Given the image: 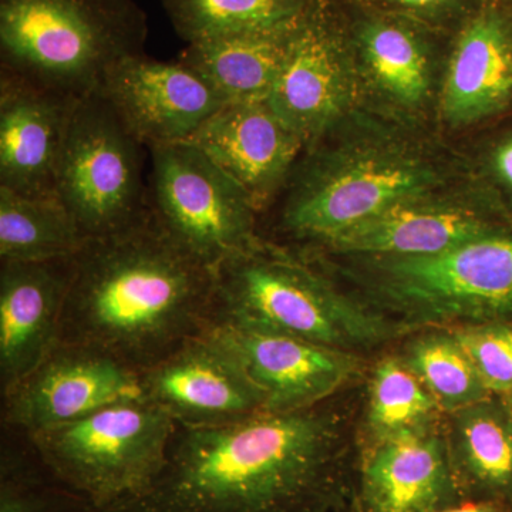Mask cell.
I'll use <instances>...</instances> for the list:
<instances>
[{
	"instance_id": "obj_1",
	"label": "cell",
	"mask_w": 512,
	"mask_h": 512,
	"mask_svg": "<svg viewBox=\"0 0 512 512\" xmlns=\"http://www.w3.org/2000/svg\"><path fill=\"white\" fill-rule=\"evenodd\" d=\"M352 460L348 416L332 399L178 426L153 487L107 512H346Z\"/></svg>"
},
{
	"instance_id": "obj_2",
	"label": "cell",
	"mask_w": 512,
	"mask_h": 512,
	"mask_svg": "<svg viewBox=\"0 0 512 512\" xmlns=\"http://www.w3.org/2000/svg\"><path fill=\"white\" fill-rule=\"evenodd\" d=\"M214 269L171 241L153 211L134 227L84 242L73 258L60 342L148 369L210 326Z\"/></svg>"
},
{
	"instance_id": "obj_3",
	"label": "cell",
	"mask_w": 512,
	"mask_h": 512,
	"mask_svg": "<svg viewBox=\"0 0 512 512\" xmlns=\"http://www.w3.org/2000/svg\"><path fill=\"white\" fill-rule=\"evenodd\" d=\"M212 320L274 330L343 352L362 353L412 335L308 262L259 239L215 268Z\"/></svg>"
},
{
	"instance_id": "obj_4",
	"label": "cell",
	"mask_w": 512,
	"mask_h": 512,
	"mask_svg": "<svg viewBox=\"0 0 512 512\" xmlns=\"http://www.w3.org/2000/svg\"><path fill=\"white\" fill-rule=\"evenodd\" d=\"M147 36L136 0H0V72L76 99L144 55Z\"/></svg>"
},
{
	"instance_id": "obj_5",
	"label": "cell",
	"mask_w": 512,
	"mask_h": 512,
	"mask_svg": "<svg viewBox=\"0 0 512 512\" xmlns=\"http://www.w3.org/2000/svg\"><path fill=\"white\" fill-rule=\"evenodd\" d=\"M366 305L410 332L512 320V225L421 256H345Z\"/></svg>"
},
{
	"instance_id": "obj_6",
	"label": "cell",
	"mask_w": 512,
	"mask_h": 512,
	"mask_svg": "<svg viewBox=\"0 0 512 512\" xmlns=\"http://www.w3.org/2000/svg\"><path fill=\"white\" fill-rule=\"evenodd\" d=\"M177 427L164 410L141 396L28 437L60 480L107 512L153 487Z\"/></svg>"
},
{
	"instance_id": "obj_7",
	"label": "cell",
	"mask_w": 512,
	"mask_h": 512,
	"mask_svg": "<svg viewBox=\"0 0 512 512\" xmlns=\"http://www.w3.org/2000/svg\"><path fill=\"white\" fill-rule=\"evenodd\" d=\"M141 147L99 92L77 100L57 165L56 197L86 241L119 234L150 214Z\"/></svg>"
},
{
	"instance_id": "obj_8",
	"label": "cell",
	"mask_w": 512,
	"mask_h": 512,
	"mask_svg": "<svg viewBox=\"0 0 512 512\" xmlns=\"http://www.w3.org/2000/svg\"><path fill=\"white\" fill-rule=\"evenodd\" d=\"M439 181L429 161L406 151L313 156L289 187L282 228L296 241L322 248L399 202L431 194Z\"/></svg>"
},
{
	"instance_id": "obj_9",
	"label": "cell",
	"mask_w": 512,
	"mask_h": 512,
	"mask_svg": "<svg viewBox=\"0 0 512 512\" xmlns=\"http://www.w3.org/2000/svg\"><path fill=\"white\" fill-rule=\"evenodd\" d=\"M148 202L161 229L195 261L217 268L259 241L244 188L192 144L151 147Z\"/></svg>"
},
{
	"instance_id": "obj_10",
	"label": "cell",
	"mask_w": 512,
	"mask_h": 512,
	"mask_svg": "<svg viewBox=\"0 0 512 512\" xmlns=\"http://www.w3.org/2000/svg\"><path fill=\"white\" fill-rule=\"evenodd\" d=\"M355 62L342 0H312L268 103L312 147L348 110Z\"/></svg>"
},
{
	"instance_id": "obj_11",
	"label": "cell",
	"mask_w": 512,
	"mask_h": 512,
	"mask_svg": "<svg viewBox=\"0 0 512 512\" xmlns=\"http://www.w3.org/2000/svg\"><path fill=\"white\" fill-rule=\"evenodd\" d=\"M463 500L448 456L444 419L365 439L353 454L346 512H436Z\"/></svg>"
},
{
	"instance_id": "obj_12",
	"label": "cell",
	"mask_w": 512,
	"mask_h": 512,
	"mask_svg": "<svg viewBox=\"0 0 512 512\" xmlns=\"http://www.w3.org/2000/svg\"><path fill=\"white\" fill-rule=\"evenodd\" d=\"M141 396V372L134 367L99 349L59 342L30 375L3 394V421L32 436Z\"/></svg>"
},
{
	"instance_id": "obj_13",
	"label": "cell",
	"mask_w": 512,
	"mask_h": 512,
	"mask_svg": "<svg viewBox=\"0 0 512 512\" xmlns=\"http://www.w3.org/2000/svg\"><path fill=\"white\" fill-rule=\"evenodd\" d=\"M143 397L183 427H217L266 413L265 394L210 329L141 372Z\"/></svg>"
},
{
	"instance_id": "obj_14",
	"label": "cell",
	"mask_w": 512,
	"mask_h": 512,
	"mask_svg": "<svg viewBox=\"0 0 512 512\" xmlns=\"http://www.w3.org/2000/svg\"><path fill=\"white\" fill-rule=\"evenodd\" d=\"M208 329L262 390L266 413H291L333 399L362 373V356L227 320Z\"/></svg>"
},
{
	"instance_id": "obj_15",
	"label": "cell",
	"mask_w": 512,
	"mask_h": 512,
	"mask_svg": "<svg viewBox=\"0 0 512 512\" xmlns=\"http://www.w3.org/2000/svg\"><path fill=\"white\" fill-rule=\"evenodd\" d=\"M99 93L148 148L190 140L229 101L202 74L144 55L121 60Z\"/></svg>"
},
{
	"instance_id": "obj_16",
	"label": "cell",
	"mask_w": 512,
	"mask_h": 512,
	"mask_svg": "<svg viewBox=\"0 0 512 512\" xmlns=\"http://www.w3.org/2000/svg\"><path fill=\"white\" fill-rule=\"evenodd\" d=\"M510 225L490 198L460 201L427 194L393 205L322 248L342 256L433 255Z\"/></svg>"
},
{
	"instance_id": "obj_17",
	"label": "cell",
	"mask_w": 512,
	"mask_h": 512,
	"mask_svg": "<svg viewBox=\"0 0 512 512\" xmlns=\"http://www.w3.org/2000/svg\"><path fill=\"white\" fill-rule=\"evenodd\" d=\"M187 143L234 178L258 211L288 183L306 147L268 100L225 104Z\"/></svg>"
},
{
	"instance_id": "obj_18",
	"label": "cell",
	"mask_w": 512,
	"mask_h": 512,
	"mask_svg": "<svg viewBox=\"0 0 512 512\" xmlns=\"http://www.w3.org/2000/svg\"><path fill=\"white\" fill-rule=\"evenodd\" d=\"M77 100L0 72V188L57 198V165Z\"/></svg>"
},
{
	"instance_id": "obj_19",
	"label": "cell",
	"mask_w": 512,
	"mask_h": 512,
	"mask_svg": "<svg viewBox=\"0 0 512 512\" xmlns=\"http://www.w3.org/2000/svg\"><path fill=\"white\" fill-rule=\"evenodd\" d=\"M73 258L2 261L0 382L2 394L22 382L59 345Z\"/></svg>"
},
{
	"instance_id": "obj_20",
	"label": "cell",
	"mask_w": 512,
	"mask_h": 512,
	"mask_svg": "<svg viewBox=\"0 0 512 512\" xmlns=\"http://www.w3.org/2000/svg\"><path fill=\"white\" fill-rule=\"evenodd\" d=\"M512 109V8L487 0L450 37L441 113L468 126Z\"/></svg>"
},
{
	"instance_id": "obj_21",
	"label": "cell",
	"mask_w": 512,
	"mask_h": 512,
	"mask_svg": "<svg viewBox=\"0 0 512 512\" xmlns=\"http://www.w3.org/2000/svg\"><path fill=\"white\" fill-rule=\"evenodd\" d=\"M342 3L355 60L387 96L403 106L420 104L429 93L431 60L444 32L403 16Z\"/></svg>"
},
{
	"instance_id": "obj_22",
	"label": "cell",
	"mask_w": 512,
	"mask_h": 512,
	"mask_svg": "<svg viewBox=\"0 0 512 512\" xmlns=\"http://www.w3.org/2000/svg\"><path fill=\"white\" fill-rule=\"evenodd\" d=\"M448 456L464 500L512 503V410L490 396L444 416Z\"/></svg>"
},
{
	"instance_id": "obj_23",
	"label": "cell",
	"mask_w": 512,
	"mask_h": 512,
	"mask_svg": "<svg viewBox=\"0 0 512 512\" xmlns=\"http://www.w3.org/2000/svg\"><path fill=\"white\" fill-rule=\"evenodd\" d=\"M302 16L282 28L190 43L178 60L202 74L229 103L268 100L284 70Z\"/></svg>"
},
{
	"instance_id": "obj_24",
	"label": "cell",
	"mask_w": 512,
	"mask_h": 512,
	"mask_svg": "<svg viewBox=\"0 0 512 512\" xmlns=\"http://www.w3.org/2000/svg\"><path fill=\"white\" fill-rule=\"evenodd\" d=\"M86 239L57 198L0 188V259L45 262L79 254Z\"/></svg>"
},
{
	"instance_id": "obj_25",
	"label": "cell",
	"mask_w": 512,
	"mask_h": 512,
	"mask_svg": "<svg viewBox=\"0 0 512 512\" xmlns=\"http://www.w3.org/2000/svg\"><path fill=\"white\" fill-rule=\"evenodd\" d=\"M424 384L444 416L493 396L450 329H426L404 338L397 353Z\"/></svg>"
},
{
	"instance_id": "obj_26",
	"label": "cell",
	"mask_w": 512,
	"mask_h": 512,
	"mask_svg": "<svg viewBox=\"0 0 512 512\" xmlns=\"http://www.w3.org/2000/svg\"><path fill=\"white\" fill-rule=\"evenodd\" d=\"M312 0H161L171 25L190 43L212 37L282 28L296 22Z\"/></svg>"
},
{
	"instance_id": "obj_27",
	"label": "cell",
	"mask_w": 512,
	"mask_h": 512,
	"mask_svg": "<svg viewBox=\"0 0 512 512\" xmlns=\"http://www.w3.org/2000/svg\"><path fill=\"white\" fill-rule=\"evenodd\" d=\"M443 419L439 404L399 355L377 360L367 389L365 439L421 429Z\"/></svg>"
},
{
	"instance_id": "obj_28",
	"label": "cell",
	"mask_w": 512,
	"mask_h": 512,
	"mask_svg": "<svg viewBox=\"0 0 512 512\" xmlns=\"http://www.w3.org/2000/svg\"><path fill=\"white\" fill-rule=\"evenodd\" d=\"M476 366L488 392H512V320H494L450 329Z\"/></svg>"
},
{
	"instance_id": "obj_29",
	"label": "cell",
	"mask_w": 512,
	"mask_h": 512,
	"mask_svg": "<svg viewBox=\"0 0 512 512\" xmlns=\"http://www.w3.org/2000/svg\"><path fill=\"white\" fill-rule=\"evenodd\" d=\"M359 8L403 16L453 35L487 0H345Z\"/></svg>"
},
{
	"instance_id": "obj_30",
	"label": "cell",
	"mask_w": 512,
	"mask_h": 512,
	"mask_svg": "<svg viewBox=\"0 0 512 512\" xmlns=\"http://www.w3.org/2000/svg\"><path fill=\"white\" fill-rule=\"evenodd\" d=\"M485 168L494 191L491 200L512 222V126L505 128L491 144Z\"/></svg>"
},
{
	"instance_id": "obj_31",
	"label": "cell",
	"mask_w": 512,
	"mask_h": 512,
	"mask_svg": "<svg viewBox=\"0 0 512 512\" xmlns=\"http://www.w3.org/2000/svg\"><path fill=\"white\" fill-rule=\"evenodd\" d=\"M0 512H52V505L43 495L3 477Z\"/></svg>"
},
{
	"instance_id": "obj_32",
	"label": "cell",
	"mask_w": 512,
	"mask_h": 512,
	"mask_svg": "<svg viewBox=\"0 0 512 512\" xmlns=\"http://www.w3.org/2000/svg\"><path fill=\"white\" fill-rule=\"evenodd\" d=\"M508 505L500 501L463 500L436 512H507Z\"/></svg>"
},
{
	"instance_id": "obj_33",
	"label": "cell",
	"mask_w": 512,
	"mask_h": 512,
	"mask_svg": "<svg viewBox=\"0 0 512 512\" xmlns=\"http://www.w3.org/2000/svg\"><path fill=\"white\" fill-rule=\"evenodd\" d=\"M494 2L501 3V5L510 6V8H512V0H494Z\"/></svg>"
},
{
	"instance_id": "obj_34",
	"label": "cell",
	"mask_w": 512,
	"mask_h": 512,
	"mask_svg": "<svg viewBox=\"0 0 512 512\" xmlns=\"http://www.w3.org/2000/svg\"><path fill=\"white\" fill-rule=\"evenodd\" d=\"M505 402L508 403V406H510V409L512 410V392L510 394H507V396H504Z\"/></svg>"
},
{
	"instance_id": "obj_35",
	"label": "cell",
	"mask_w": 512,
	"mask_h": 512,
	"mask_svg": "<svg viewBox=\"0 0 512 512\" xmlns=\"http://www.w3.org/2000/svg\"><path fill=\"white\" fill-rule=\"evenodd\" d=\"M507 512H512V503L510 505H508V511Z\"/></svg>"
}]
</instances>
